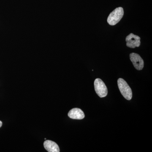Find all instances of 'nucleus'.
Wrapping results in <instances>:
<instances>
[{
    "mask_svg": "<svg viewBox=\"0 0 152 152\" xmlns=\"http://www.w3.org/2000/svg\"><path fill=\"white\" fill-rule=\"evenodd\" d=\"M2 126V122L0 121V128Z\"/></svg>",
    "mask_w": 152,
    "mask_h": 152,
    "instance_id": "obj_8",
    "label": "nucleus"
},
{
    "mask_svg": "<svg viewBox=\"0 0 152 152\" xmlns=\"http://www.w3.org/2000/svg\"><path fill=\"white\" fill-rule=\"evenodd\" d=\"M96 92L101 98L105 97L107 95V88L104 83L99 78L96 79L94 81Z\"/></svg>",
    "mask_w": 152,
    "mask_h": 152,
    "instance_id": "obj_3",
    "label": "nucleus"
},
{
    "mask_svg": "<svg viewBox=\"0 0 152 152\" xmlns=\"http://www.w3.org/2000/svg\"><path fill=\"white\" fill-rule=\"evenodd\" d=\"M118 85L120 92L123 96L128 100L132 99V92L126 82L123 79L119 78L118 80Z\"/></svg>",
    "mask_w": 152,
    "mask_h": 152,
    "instance_id": "obj_2",
    "label": "nucleus"
},
{
    "mask_svg": "<svg viewBox=\"0 0 152 152\" xmlns=\"http://www.w3.org/2000/svg\"><path fill=\"white\" fill-rule=\"evenodd\" d=\"M130 58L133 65L137 70H141L144 68L143 60L140 56L135 53H132L130 54Z\"/></svg>",
    "mask_w": 152,
    "mask_h": 152,
    "instance_id": "obj_5",
    "label": "nucleus"
},
{
    "mask_svg": "<svg viewBox=\"0 0 152 152\" xmlns=\"http://www.w3.org/2000/svg\"><path fill=\"white\" fill-rule=\"evenodd\" d=\"M68 116L73 119L81 120L85 118V114L81 109L74 108L72 109L68 113Z\"/></svg>",
    "mask_w": 152,
    "mask_h": 152,
    "instance_id": "obj_6",
    "label": "nucleus"
},
{
    "mask_svg": "<svg viewBox=\"0 0 152 152\" xmlns=\"http://www.w3.org/2000/svg\"><path fill=\"white\" fill-rule=\"evenodd\" d=\"M124 10L122 7H119L115 9L110 14L107 18V23L111 26H115L122 18Z\"/></svg>",
    "mask_w": 152,
    "mask_h": 152,
    "instance_id": "obj_1",
    "label": "nucleus"
},
{
    "mask_svg": "<svg viewBox=\"0 0 152 152\" xmlns=\"http://www.w3.org/2000/svg\"><path fill=\"white\" fill-rule=\"evenodd\" d=\"M126 41L127 46L129 48H135L140 45V37L132 33H131L126 37Z\"/></svg>",
    "mask_w": 152,
    "mask_h": 152,
    "instance_id": "obj_4",
    "label": "nucleus"
},
{
    "mask_svg": "<svg viewBox=\"0 0 152 152\" xmlns=\"http://www.w3.org/2000/svg\"><path fill=\"white\" fill-rule=\"evenodd\" d=\"M44 146L45 149L49 152H59L58 145L55 142L47 140L44 142Z\"/></svg>",
    "mask_w": 152,
    "mask_h": 152,
    "instance_id": "obj_7",
    "label": "nucleus"
}]
</instances>
